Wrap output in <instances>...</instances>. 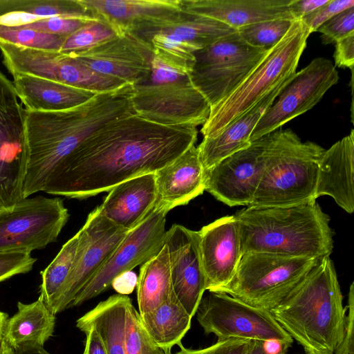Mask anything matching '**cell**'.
Instances as JSON below:
<instances>
[{"instance_id":"1","label":"cell","mask_w":354,"mask_h":354,"mask_svg":"<svg viewBox=\"0 0 354 354\" xmlns=\"http://www.w3.org/2000/svg\"><path fill=\"white\" fill-rule=\"evenodd\" d=\"M196 127L165 125L135 113L102 125L61 161L42 192L85 199L131 178L156 173L197 140Z\"/></svg>"},{"instance_id":"2","label":"cell","mask_w":354,"mask_h":354,"mask_svg":"<svg viewBox=\"0 0 354 354\" xmlns=\"http://www.w3.org/2000/svg\"><path fill=\"white\" fill-rule=\"evenodd\" d=\"M132 91L133 85L127 84L67 110L25 109L28 160L24 198L42 191L57 165L102 125L134 113Z\"/></svg>"},{"instance_id":"3","label":"cell","mask_w":354,"mask_h":354,"mask_svg":"<svg viewBox=\"0 0 354 354\" xmlns=\"http://www.w3.org/2000/svg\"><path fill=\"white\" fill-rule=\"evenodd\" d=\"M280 326L308 354H335L344 335L346 306L330 256L270 310Z\"/></svg>"},{"instance_id":"4","label":"cell","mask_w":354,"mask_h":354,"mask_svg":"<svg viewBox=\"0 0 354 354\" xmlns=\"http://www.w3.org/2000/svg\"><path fill=\"white\" fill-rule=\"evenodd\" d=\"M234 216L242 254L267 252L322 259L333 252L330 218L316 201L283 207L247 206Z\"/></svg>"},{"instance_id":"5","label":"cell","mask_w":354,"mask_h":354,"mask_svg":"<svg viewBox=\"0 0 354 354\" xmlns=\"http://www.w3.org/2000/svg\"><path fill=\"white\" fill-rule=\"evenodd\" d=\"M324 149L302 142L291 129L267 135L264 168L251 207H283L315 201L318 168Z\"/></svg>"},{"instance_id":"6","label":"cell","mask_w":354,"mask_h":354,"mask_svg":"<svg viewBox=\"0 0 354 354\" xmlns=\"http://www.w3.org/2000/svg\"><path fill=\"white\" fill-rule=\"evenodd\" d=\"M301 20H295L284 37L225 100L212 108L201 132L213 136L254 106L261 99L292 77L310 35Z\"/></svg>"},{"instance_id":"7","label":"cell","mask_w":354,"mask_h":354,"mask_svg":"<svg viewBox=\"0 0 354 354\" xmlns=\"http://www.w3.org/2000/svg\"><path fill=\"white\" fill-rule=\"evenodd\" d=\"M131 101L135 113L165 125L196 127L206 122L211 110L189 73L154 55L150 75L133 85Z\"/></svg>"},{"instance_id":"8","label":"cell","mask_w":354,"mask_h":354,"mask_svg":"<svg viewBox=\"0 0 354 354\" xmlns=\"http://www.w3.org/2000/svg\"><path fill=\"white\" fill-rule=\"evenodd\" d=\"M319 259L267 252L244 253L231 281L215 292H225L270 311L304 280Z\"/></svg>"},{"instance_id":"9","label":"cell","mask_w":354,"mask_h":354,"mask_svg":"<svg viewBox=\"0 0 354 354\" xmlns=\"http://www.w3.org/2000/svg\"><path fill=\"white\" fill-rule=\"evenodd\" d=\"M268 51L250 46L236 31L194 52L189 77L212 109L240 86Z\"/></svg>"},{"instance_id":"10","label":"cell","mask_w":354,"mask_h":354,"mask_svg":"<svg viewBox=\"0 0 354 354\" xmlns=\"http://www.w3.org/2000/svg\"><path fill=\"white\" fill-rule=\"evenodd\" d=\"M196 314L205 333L214 334L218 340H277L289 346L293 342L269 310L248 305L223 292L208 291Z\"/></svg>"},{"instance_id":"11","label":"cell","mask_w":354,"mask_h":354,"mask_svg":"<svg viewBox=\"0 0 354 354\" xmlns=\"http://www.w3.org/2000/svg\"><path fill=\"white\" fill-rule=\"evenodd\" d=\"M69 216L59 197L24 198L0 215V252L45 248L57 241Z\"/></svg>"},{"instance_id":"12","label":"cell","mask_w":354,"mask_h":354,"mask_svg":"<svg viewBox=\"0 0 354 354\" xmlns=\"http://www.w3.org/2000/svg\"><path fill=\"white\" fill-rule=\"evenodd\" d=\"M0 51L3 64L12 75L28 74L95 93L114 91L127 84L97 73L73 57L59 52L30 49L1 41Z\"/></svg>"},{"instance_id":"13","label":"cell","mask_w":354,"mask_h":354,"mask_svg":"<svg viewBox=\"0 0 354 354\" xmlns=\"http://www.w3.org/2000/svg\"><path fill=\"white\" fill-rule=\"evenodd\" d=\"M166 215L167 213L153 208L139 225L130 230L68 308L97 297L111 286L116 277L158 254L165 245Z\"/></svg>"},{"instance_id":"14","label":"cell","mask_w":354,"mask_h":354,"mask_svg":"<svg viewBox=\"0 0 354 354\" xmlns=\"http://www.w3.org/2000/svg\"><path fill=\"white\" fill-rule=\"evenodd\" d=\"M338 80V71L330 59H313L305 68L296 72L280 92L277 101L266 110L254 127L250 142L276 131L310 110Z\"/></svg>"},{"instance_id":"15","label":"cell","mask_w":354,"mask_h":354,"mask_svg":"<svg viewBox=\"0 0 354 354\" xmlns=\"http://www.w3.org/2000/svg\"><path fill=\"white\" fill-rule=\"evenodd\" d=\"M129 230L109 220L99 206L89 213L78 231L79 245L73 269L55 305L56 315L68 308L77 293L100 270Z\"/></svg>"},{"instance_id":"16","label":"cell","mask_w":354,"mask_h":354,"mask_svg":"<svg viewBox=\"0 0 354 354\" xmlns=\"http://www.w3.org/2000/svg\"><path fill=\"white\" fill-rule=\"evenodd\" d=\"M266 140L267 135L205 171V191L230 207L249 206L263 174Z\"/></svg>"},{"instance_id":"17","label":"cell","mask_w":354,"mask_h":354,"mask_svg":"<svg viewBox=\"0 0 354 354\" xmlns=\"http://www.w3.org/2000/svg\"><path fill=\"white\" fill-rule=\"evenodd\" d=\"M26 109L18 100L0 104V209L24 199L28 153Z\"/></svg>"},{"instance_id":"18","label":"cell","mask_w":354,"mask_h":354,"mask_svg":"<svg viewBox=\"0 0 354 354\" xmlns=\"http://www.w3.org/2000/svg\"><path fill=\"white\" fill-rule=\"evenodd\" d=\"M71 57L97 73L134 85L150 75L153 53L147 43L127 32Z\"/></svg>"},{"instance_id":"19","label":"cell","mask_w":354,"mask_h":354,"mask_svg":"<svg viewBox=\"0 0 354 354\" xmlns=\"http://www.w3.org/2000/svg\"><path fill=\"white\" fill-rule=\"evenodd\" d=\"M173 290L178 300L193 317L206 291L198 232L174 224L166 232Z\"/></svg>"},{"instance_id":"20","label":"cell","mask_w":354,"mask_h":354,"mask_svg":"<svg viewBox=\"0 0 354 354\" xmlns=\"http://www.w3.org/2000/svg\"><path fill=\"white\" fill-rule=\"evenodd\" d=\"M198 232L206 290L215 291L231 281L241 260L239 226L234 215L226 216Z\"/></svg>"},{"instance_id":"21","label":"cell","mask_w":354,"mask_h":354,"mask_svg":"<svg viewBox=\"0 0 354 354\" xmlns=\"http://www.w3.org/2000/svg\"><path fill=\"white\" fill-rule=\"evenodd\" d=\"M155 175L157 197L154 209L167 214L187 204L205 189V171L195 145Z\"/></svg>"},{"instance_id":"22","label":"cell","mask_w":354,"mask_h":354,"mask_svg":"<svg viewBox=\"0 0 354 354\" xmlns=\"http://www.w3.org/2000/svg\"><path fill=\"white\" fill-rule=\"evenodd\" d=\"M292 0H182L187 12L218 20L236 30L263 21L295 20L290 11Z\"/></svg>"},{"instance_id":"23","label":"cell","mask_w":354,"mask_h":354,"mask_svg":"<svg viewBox=\"0 0 354 354\" xmlns=\"http://www.w3.org/2000/svg\"><path fill=\"white\" fill-rule=\"evenodd\" d=\"M292 77L281 82L221 132L203 138L197 148L205 171L225 158L251 145L250 136L254 127Z\"/></svg>"},{"instance_id":"24","label":"cell","mask_w":354,"mask_h":354,"mask_svg":"<svg viewBox=\"0 0 354 354\" xmlns=\"http://www.w3.org/2000/svg\"><path fill=\"white\" fill-rule=\"evenodd\" d=\"M354 131L324 150L319 164L316 199L332 197L346 212L354 211Z\"/></svg>"},{"instance_id":"25","label":"cell","mask_w":354,"mask_h":354,"mask_svg":"<svg viewBox=\"0 0 354 354\" xmlns=\"http://www.w3.org/2000/svg\"><path fill=\"white\" fill-rule=\"evenodd\" d=\"M157 197L156 175H141L113 187L100 208L116 225L131 230L154 208Z\"/></svg>"},{"instance_id":"26","label":"cell","mask_w":354,"mask_h":354,"mask_svg":"<svg viewBox=\"0 0 354 354\" xmlns=\"http://www.w3.org/2000/svg\"><path fill=\"white\" fill-rule=\"evenodd\" d=\"M130 32L136 37L164 34L197 51L236 32V30L218 20L182 8L166 18L139 24Z\"/></svg>"},{"instance_id":"27","label":"cell","mask_w":354,"mask_h":354,"mask_svg":"<svg viewBox=\"0 0 354 354\" xmlns=\"http://www.w3.org/2000/svg\"><path fill=\"white\" fill-rule=\"evenodd\" d=\"M117 35L130 32L136 25L158 20L182 9V0H79Z\"/></svg>"},{"instance_id":"28","label":"cell","mask_w":354,"mask_h":354,"mask_svg":"<svg viewBox=\"0 0 354 354\" xmlns=\"http://www.w3.org/2000/svg\"><path fill=\"white\" fill-rule=\"evenodd\" d=\"M12 76L17 96L29 111L67 110L86 103L97 94L28 74Z\"/></svg>"},{"instance_id":"29","label":"cell","mask_w":354,"mask_h":354,"mask_svg":"<svg viewBox=\"0 0 354 354\" xmlns=\"http://www.w3.org/2000/svg\"><path fill=\"white\" fill-rule=\"evenodd\" d=\"M17 308V312L7 319L3 337L13 348L24 344L44 347L53 334L55 315L40 297L30 304L19 301Z\"/></svg>"},{"instance_id":"30","label":"cell","mask_w":354,"mask_h":354,"mask_svg":"<svg viewBox=\"0 0 354 354\" xmlns=\"http://www.w3.org/2000/svg\"><path fill=\"white\" fill-rule=\"evenodd\" d=\"M129 299L126 295H111L79 318L76 326L82 331L94 328L100 335L107 354H125V315Z\"/></svg>"},{"instance_id":"31","label":"cell","mask_w":354,"mask_h":354,"mask_svg":"<svg viewBox=\"0 0 354 354\" xmlns=\"http://www.w3.org/2000/svg\"><path fill=\"white\" fill-rule=\"evenodd\" d=\"M140 317L150 338L168 353H171L174 346L181 342L190 328L192 318L174 292L158 307Z\"/></svg>"},{"instance_id":"32","label":"cell","mask_w":354,"mask_h":354,"mask_svg":"<svg viewBox=\"0 0 354 354\" xmlns=\"http://www.w3.org/2000/svg\"><path fill=\"white\" fill-rule=\"evenodd\" d=\"M136 286L140 316L158 307L174 293L165 244L158 254L141 265Z\"/></svg>"},{"instance_id":"33","label":"cell","mask_w":354,"mask_h":354,"mask_svg":"<svg viewBox=\"0 0 354 354\" xmlns=\"http://www.w3.org/2000/svg\"><path fill=\"white\" fill-rule=\"evenodd\" d=\"M79 245L78 232L63 246L50 264L41 272L40 295L53 313L55 305L73 269Z\"/></svg>"},{"instance_id":"34","label":"cell","mask_w":354,"mask_h":354,"mask_svg":"<svg viewBox=\"0 0 354 354\" xmlns=\"http://www.w3.org/2000/svg\"><path fill=\"white\" fill-rule=\"evenodd\" d=\"M20 12L39 18L61 16L100 20L79 0H0V17Z\"/></svg>"},{"instance_id":"35","label":"cell","mask_w":354,"mask_h":354,"mask_svg":"<svg viewBox=\"0 0 354 354\" xmlns=\"http://www.w3.org/2000/svg\"><path fill=\"white\" fill-rule=\"evenodd\" d=\"M67 37L0 25V41L24 48L59 52Z\"/></svg>"},{"instance_id":"36","label":"cell","mask_w":354,"mask_h":354,"mask_svg":"<svg viewBox=\"0 0 354 354\" xmlns=\"http://www.w3.org/2000/svg\"><path fill=\"white\" fill-rule=\"evenodd\" d=\"M124 344L125 354H171L150 338L131 299L126 306Z\"/></svg>"},{"instance_id":"37","label":"cell","mask_w":354,"mask_h":354,"mask_svg":"<svg viewBox=\"0 0 354 354\" xmlns=\"http://www.w3.org/2000/svg\"><path fill=\"white\" fill-rule=\"evenodd\" d=\"M295 20L278 19L252 24L236 30L252 46L270 50L286 34Z\"/></svg>"},{"instance_id":"38","label":"cell","mask_w":354,"mask_h":354,"mask_svg":"<svg viewBox=\"0 0 354 354\" xmlns=\"http://www.w3.org/2000/svg\"><path fill=\"white\" fill-rule=\"evenodd\" d=\"M116 35L107 24L101 20L89 21L66 38L59 53L73 56L110 39Z\"/></svg>"},{"instance_id":"39","label":"cell","mask_w":354,"mask_h":354,"mask_svg":"<svg viewBox=\"0 0 354 354\" xmlns=\"http://www.w3.org/2000/svg\"><path fill=\"white\" fill-rule=\"evenodd\" d=\"M89 21H93L72 17L55 16L41 18L30 24L17 27L68 37Z\"/></svg>"},{"instance_id":"40","label":"cell","mask_w":354,"mask_h":354,"mask_svg":"<svg viewBox=\"0 0 354 354\" xmlns=\"http://www.w3.org/2000/svg\"><path fill=\"white\" fill-rule=\"evenodd\" d=\"M317 31L322 33L321 39L324 44L335 43L354 32V7L337 14L322 24Z\"/></svg>"},{"instance_id":"41","label":"cell","mask_w":354,"mask_h":354,"mask_svg":"<svg viewBox=\"0 0 354 354\" xmlns=\"http://www.w3.org/2000/svg\"><path fill=\"white\" fill-rule=\"evenodd\" d=\"M37 259L26 251L0 252V282L15 275L29 272Z\"/></svg>"},{"instance_id":"42","label":"cell","mask_w":354,"mask_h":354,"mask_svg":"<svg viewBox=\"0 0 354 354\" xmlns=\"http://www.w3.org/2000/svg\"><path fill=\"white\" fill-rule=\"evenodd\" d=\"M354 7L353 0H328L313 12L304 17L301 21L309 29L310 33L340 12Z\"/></svg>"},{"instance_id":"43","label":"cell","mask_w":354,"mask_h":354,"mask_svg":"<svg viewBox=\"0 0 354 354\" xmlns=\"http://www.w3.org/2000/svg\"><path fill=\"white\" fill-rule=\"evenodd\" d=\"M252 339H227L218 340L214 344L202 349L185 348L181 342L178 344L180 349L176 354H248Z\"/></svg>"},{"instance_id":"44","label":"cell","mask_w":354,"mask_h":354,"mask_svg":"<svg viewBox=\"0 0 354 354\" xmlns=\"http://www.w3.org/2000/svg\"><path fill=\"white\" fill-rule=\"evenodd\" d=\"M348 314L346 316L344 335L342 344L335 354H354L353 332H354V283L349 288L348 297Z\"/></svg>"},{"instance_id":"45","label":"cell","mask_w":354,"mask_h":354,"mask_svg":"<svg viewBox=\"0 0 354 354\" xmlns=\"http://www.w3.org/2000/svg\"><path fill=\"white\" fill-rule=\"evenodd\" d=\"M334 52L335 66L348 68L353 71L354 66V32L342 38L335 43Z\"/></svg>"},{"instance_id":"46","label":"cell","mask_w":354,"mask_h":354,"mask_svg":"<svg viewBox=\"0 0 354 354\" xmlns=\"http://www.w3.org/2000/svg\"><path fill=\"white\" fill-rule=\"evenodd\" d=\"M328 0H292L290 11L295 20H301L325 4Z\"/></svg>"},{"instance_id":"47","label":"cell","mask_w":354,"mask_h":354,"mask_svg":"<svg viewBox=\"0 0 354 354\" xmlns=\"http://www.w3.org/2000/svg\"><path fill=\"white\" fill-rule=\"evenodd\" d=\"M138 277L131 271L125 272L116 277L111 283V286L120 295L131 293L137 285Z\"/></svg>"},{"instance_id":"48","label":"cell","mask_w":354,"mask_h":354,"mask_svg":"<svg viewBox=\"0 0 354 354\" xmlns=\"http://www.w3.org/2000/svg\"><path fill=\"white\" fill-rule=\"evenodd\" d=\"M86 342L83 354H107L103 342L94 328L84 330Z\"/></svg>"},{"instance_id":"49","label":"cell","mask_w":354,"mask_h":354,"mask_svg":"<svg viewBox=\"0 0 354 354\" xmlns=\"http://www.w3.org/2000/svg\"><path fill=\"white\" fill-rule=\"evenodd\" d=\"M17 100L14 85L0 72V104Z\"/></svg>"},{"instance_id":"50","label":"cell","mask_w":354,"mask_h":354,"mask_svg":"<svg viewBox=\"0 0 354 354\" xmlns=\"http://www.w3.org/2000/svg\"><path fill=\"white\" fill-rule=\"evenodd\" d=\"M15 354H50L44 347L33 344H24L15 348Z\"/></svg>"},{"instance_id":"51","label":"cell","mask_w":354,"mask_h":354,"mask_svg":"<svg viewBox=\"0 0 354 354\" xmlns=\"http://www.w3.org/2000/svg\"><path fill=\"white\" fill-rule=\"evenodd\" d=\"M248 354H270L265 348L263 341L252 339L251 346ZM286 354V353H281Z\"/></svg>"},{"instance_id":"52","label":"cell","mask_w":354,"mask_h":354,"mask_svg":"<svg viewBox=\"0 0 354 354\" xmlns=\"http://www.w3.org/2000/svg\"><path fill=\"white\" fill-rule=\"evenodd\" d=\"M0 354H15V348L6 341L3 336L0 337Z\"/></svg>"},{"instance_id":"53","label":"cell","mask_w":354,"mask_h":354,"mask_svg":"<svg viewBox=\"0 0 354 354\" xmlns=\"http://www.w3.org/2000/svg\"><path fill=\"white\" fill-rule=\"evenodd\" d=\"M8 319V315L3 312L0 311V337L3 336Z\"/></svg>"},{"instance_id":"54","label":"cell","mask_w":354,"mask_h":354,"mask_svg":"<svg viewBox=\"0 0 354 354\" xmlns=\"http://www.w3.org/2000/svg\"><path fill=\"white\" fill-rule=\"evenodd\" d=\"M7 209H0V215H1L3 213H4Z\"/></svg>"},{"instance_id":"55","label":"cell","mask_w":354,"mask_h":354,"mask_svg":"<svg viewBox=\"0 0 354 354\" xmlns=\"http://www.w3.org/2000/svg\"><path fill=\"white\" fill-rule=\"evenodd\" d=\"M306 354H308V353H306Z\"/></svg>"}]
</instances>
